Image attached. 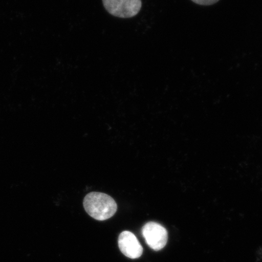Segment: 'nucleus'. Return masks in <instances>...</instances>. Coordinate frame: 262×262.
Listing matches in <instances>:
<instances>
[{"instance_id": "3", "label": "nucleus", "mask_w": 262, "mask_h": 262, "mask_svg": "<svg viewBox=\"0 0 262 262\" xmlns=\"http://www.w3.org/2000/svg\"><path fill=\"white\" fill-rule=\"evenodd\" d=\"M142 232L147 245L156 251L162 250L168 242V231L157 223H147L143 227Z\"/></svg>"}, {"instance_id": "5", "label": "nucleus", "mask_w": 262, "mask_h": 262, "mask_svg": "<svg viewBox=\"0 0 262 262\" xmlns=\"http://www.w3.org/2000/svg\"><path fill=\"white\" fill-rule=\"evenodd\" d=\"M191 1L201 6H211L215 4L220 0H191Z\"/></svg>"}, {"instance_id": "1", "label": "nucleus", "mask_w": 262, "mask_h": 262, "mask_svg": "<svg viewBox=\"0 0 262 262\" xmlns=\"http://www.w3.org/2000/svg\"><path fill=\"white\" fill-rule=\"evenodd\" d=\"M83 206L91 217L100 221L112 217L117 210L116 201L109 195L101 192L88 194L84 198Z\"/></svg>"}, {"instance_id": "2", "label": "nucleus", "mask_w": 262, "mask_h": 262, "mask_svg": "<svg viewBox=\"0 0 262 262\" xmlns=\"http://www.w3.org/2000/svg\"><path fill=\"white\" fill-rule=\"evenodd\" d=\"M108 13L116 17L129 18L139 14L142 0H102Z\"/></svg>"}, {"instance_id": "4", "label": "nucleus", "mask_w": 262, "mask_h": 262, "mask_svg": "<svg viewBox=\"0 0 262 262\" xmlns=\"http://www.w3.org/2000/svg\"><path fill=\"white\" fill-rule=\"evenodd\" d=\"M119 247L127 257L135 259L143 254V248L136 235L129 231H123L119 235Z\"/></svg>"}]
</instances>
